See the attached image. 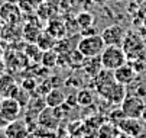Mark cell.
<instances>
[{
    "label": "cell",
    "mask_w": 146,
    "mask_h": 138,
    "mask_svg": "<svg viewBox=\"0 0 146 138\" xmlns=\"http://www.w3.org/2000/svg\"><path fill=\"white\" fill-rule=\"evenodd\" d=\"M20 15L22 10L19 9L17 3H12V2H6L0 6V19L9 25H16L20 21Z\"/></svg>",
    "instance_id": "ba28073f"
},
{
    "label": "cell",
    "mask_w": 146,
    "mask_h": 138,
    "mask_svg": "<svg viewBox=\"0 0 146 138\" xmlns=\"http://www.w3.org/2000/svg\"><path fill=\"white\" fill-rule=\"evenodd\" d=\"M56 41H58V39L55 36H52L48 31H44V32H40V35L38 36L36 45L42 51H48V50H54L55 48Z\"/></svg>",
    "instance_id": "2e32d148"
},
{
    "label": "cell",
    "mask_w": 146,
    "mask_h": 138,
    "mask_svg": "<svg viewBox=\"0 0 146 138\" xmlns=\"http://www.w3.org/2000/svg\"><path fill=\"white\" fill-rule=\"evenodd\" d=\"M46 31L55 36L56 39H61V38H64L65 36V31H67V25L62 22V21H51Z\"/></svg>",
    "instance_id": "ac0fdd59"
},
{
    "label": "cell",
    "mask_w": 146,
    "mask_h": 138,
    "mask_svg": "<svg viewBox=\"0 0 146 138\" xmlns=\"http://www.w3.org/2000/svg\"><path fill=\"white\" fill-rule=\"evenodd\" d=\"M120 108H121L123 113L126 115V118H136V119H140L142 113L146 108V103L137 94H132V96L127 94L124 97V100L121 102Z\"/></svg>",
    "instance_id": "277c9868"
},
{
    "label": "cell",
    "mask_w": 146,
    "mask_h": 138,
    "mask_svg": "<svg viewBox=\"0 0 146 138\" xmlns=\"http://www.w3.org/2000/svg\"><path fill=\"white\" fill-rule=\"evenodd\" d=\"M126 29L121 25L113 23L109 25L107 28H104V31L101 32V38L106 45H116V47H121L123 41L126 38Z\"/></svg>",
    "instance_id": "5b68a950"
},
{
    "label": "cell",
    "mask_w": 146,
    "mask_h": 138,
    "mask_svg": "<svg viewBox=\"0 0 146 138\" xmlns=\"http://www.w3.org/2000/svg\"><path fill=\"white\" fill-rule=\"evenodd\" d=\"M94 80V87L96 90L100 93L101 90H104L106 87L111 86L113 83H116V78H114V71L113 70H107V68H103L97 76L93 77Z\"/></svg>",
    "instance_id": "30bf717a"
},
{
    "label": "cell",
    "mask_w": 146,
    "mask_h": 138,
    "mask_svg": "<svg viewBox=\"0 0 146 138\" xmlns=\"http://www.w3.org/2000/svg\"><path fill=\"white\" fill-rule=\"evenodd\" d=\"M120 132V128L113 122L101 124L97 129V138H116Z\"/></svg>",
    "instance_id": "e0dca14e"
},
{
    "label": "cell",
    "mask_w": 146,
    "mask_h": 138,
    "mask_svg": "<svg viewBox=\"0 0 146 138\" xmlns=\"http://www.w3.org/2000/svg\"><path fill=\"white\" fill-rule=\"evenodd\" d=\"M77 100H78V105L80 106H90L94 103V93L93 90L90 89H81L78 93H77Z\"/></svg>",
    "instance_id": "ffe728a7"
},
{
    "label": "cell",
    "mask_w": 146,
    "mask_h": 138,
    "mask_svg": "<svg viewBox=\"0 0 146 138\" xmlns=\"http://www.w3.org/2000/svg\"><path fill=\"white\" fill-rule=\"evenodd\" d=\"M103 68H104V67H103V64H101L100 55H96V57H86L84 64H82V68H81V70L86 71V74L93 78V77L97 76Z\"/></svg>",
    "instance_id": "5bb4252c"
},
{
    "label": "cell",
    "mask_w": 146,
    "mask_h": 138,
    "mask_svg": "<svg viewBox=\"0 0 146 138\" xmlns=\"http://www.w3.org/2000/svg\"><path fill=\"white\" fill-rule=\"evenodd\" d=\"M77 48L82 52L84 57H96L103 52V50L106 48L101 35H90V36H81V39L77 44Z\"/></svg>",
    "instance_id": "7a4b0ae2"
},
{
    "label": "cell",
    "mask_w": 146,
    "mask_h": 138,
    "mask_svg": "<svg viewBox=\"0 0 146 138\" xmlns=\"http://www.w3.org/2000/svg\"><path fill=\"white\" fill-rule=\"evenodd\" d=\"M3 21H2V19H0V35H2V31H3Z\"/></svg>",
    "instance_id": "484cf974"
},
{
    "label": "cell",
    "mask_w": 146,
    "mask_h": 138,
    "mask_svg": "<svg viewBox=\"0 0 146 138\" xmlns=\"http://www.w3.org/2000/svg\"><path fill=\"white\" fill-rule=\"evenodd\" d=\"M65 100H67V94L59 87H52L45 96L46 106H49V108H58L61 105H64Z\"/></svg>",
    "instance_id": "4fadbf2b"
},
{
    "label": "cell",
    "mask_w": 146,
    "mask_h": 138,
    "mask_svg": "<svg viewBox=\"0 0 146 138\" xmlns=\"http://www.w3.org/2000/svg\"><path fill=\"white\" fill-rule=\"evenodd\" d=\"M136 76H137L136 70L133 68L132 64H127V63L114 70V78H116V82L120 83V84H123V86L132 84L136 80Z\"/></svg>",
    "instance_id": "9c48e42d"
},
{
    "label": "cell",
    "mask_w": 146,
    "mask_h": 138,
    "mask_svg": "<svg viewBox=\"0 0 146 138\" xmlns=\"http://www.w3.org/2000/svg\"><path fill=\"white\" fill-rule=\"evenodd\" d=\"M143 26H145V29H146V15L143 16Z\"/></svg>",
    "instance_id": "4316f807"
},
{
    "label": "cell",
    "mask_w": 146,
    "mask_h": 138,
    "mask_svg": "<svg viewBox=\"0 0 146 138\" xmlns=\"http://www.w3.org/2000/svg\"><path fill=\"white\" fill-rule=\"evenodd\" d=\"M75 21H77V23L80 26V32H81V29H86V28L93 26L96 19H94L93 13H90V12H80L75 16Z\"/></svg>",
    "instance_id": "d6986e66"
},
{
    "label": "cell",
    "mask_w": 146,
    "mask_h": 138,
    "mask_svg": "<svg viewBox=\"0 0 146 138\" xmlns=\"http://www.w3.org/2000/svg\"><path fill=\"white\" fill-rule=\"evenodd\" d=\"M119 128L121 132H126L135 138H137L140 134H143V125L136 118H124V119L119 124Z\"/></svg>",
    "instance_id": "8fae6325"
},
{
    "label": "cell",
    "mask_w": 146,
    "mask_h": 138,
    "mask_svg": "<svg viewBox=\"0 0 146 138\" xmlns=\"http://www.w3.org/2000/svg\"><path fill=\"white\" fill-rule=\"evenodd\" d=\"M16 89H17V84L12 76L3 74L0 77V96L2 97H12Z\"/></svg>",
    "instance_id": "9a60e30c"
},
{
    "label": "cell",
    "mask_w": 146,
    "mask_h": 138,
    "mask_svg": "<svg viewBox=\"0 0 146 138\" xmlns=\"http://www.w3.org/2000/svg\"><path fill=\"white\" fill-rule=\"evenodd\" d=\"M100 58H101L103 67L107 70H113V71L127 63V57H126L124 50L116 45H106V48L100 54Z\"/></svg>",
    "instance_id": "6da1fadb"
},
{
    "label": "cell",
    "mask_w": 146,
    "mask_h": 138,
    "mask_svg": "<svg viewBox=\"0 0 146 138\" xmlns=\"http://www.w3.org/2000/svg\"><path fill=\"white\" fill-rule=\"evenodd\" d=\"M7 125H9V122L5 119V116H3L2 113H0V129H5Z\"/></svg>",
    "instance_id": "603a6c76"
},
{
    "label": "cell",
    "mask_w": 146,
    "mask_h": 138,
    "mask_svg": "<svg viewBox=\"0 0 146 138\" xmlns=\"http://www.w3.org/2000/svg\"><path fill=\"white\" fill-rule=\"evenodd\" d=\"M42 64L45 67H55L56 66V61H58V51L54 48V50H48V51H44L42 54Z\"/></svg>",
    "instance_id": "7402d4cb"
},
{
    "label": "cell",
    "mask_w": 146,
    "mask_h": 138,
    "mask_svg": "<svg viewBox=\"0 0 146 138\" xmlns=\"http://www.w3.org/2000/svg\"><path fill=\"white\" fill-rule=\"evenodd\" d=\"M44 3V0H17V6L23 13H31Z\"/></svg>",
    "instance_id": "44dd1931"
},
{
    "label": "cell",
    "mask_w": 146,
    "mask_h": 138,
    "mask_svg": "<svg viewBox=\"0 0 146 138\" xmlns=\"http://www.w3.org/2000/svg\"><path fill=\"white\" fill-rule=\"evenodd\" d=\"M121 48L126 52L127 58L132 60H137V58H143L145 54V44L142 41V38L137 33H126V38L123 41Z\"/></svg>",
    "instance_id": "3957f363"
},
{
    "label": "cell",
    "mask_w": 146,
    "mask_h": 138,
    "mask_svg": "<svg viewBox=\"0 0 146 138\" xmlns=\"http://www.w3.org/2000/svg\"><path fill=\"white\" fill-rule=\"evenodd\" d=\"M20 111H22V106L15 97H3L0 100V113L5 116L7 122L16 121L20 115Z\"/></svg>",
    "instance_id": "8992f818"
},
{
    "label": "cell",
    "mask_w": 146,
    "mask_h": 138,
    "mask_svg": "<svg viewBox=\"0 0 146 138\" xmlns=\"http://www.w3.org/2000/svg\"><path fill=\"white\" fill-rule=\"evenodd\" d=\"M90 2L97 5V6H104L106 3H109V0H90Z\"/></svg>",
    "instance_id": "cb8c5ba5"
},
{
    "label": "cell",
    "mask_w": 146,
    "mask_h": 138,
    "mask_svg": "<svg viewBox=\"0 0 146 138\" xmlns=\"http://www.w3.org/2000/svg\"><path fill=\"white\" fill-rule=\"evenodd\" d=\"M100 96H103L104 99H107L110 103L113 105H121V102L124 100V97H126V87L120 83H113L111 86L106 87L104 90H101L98 93Z\"/></svg>",
    "instance_id": "52a82bcc"
},
{
    "label": "cell",
    "mask_w": 146,
    "mask_h": 138,
    "mask_svg": "<svg viewBox=\"0 0 146 138\" xmlns=\"http://www.w3.org/2000/svg\"><path fill=\"white\" fill-rule=\"evenodd\" d=\"M116 138H135V137H132V135H129V134H126V132H120Z\"/></svg>",
    "instance_id": "d4e9b609"
},
{
    "label": "cell",
    "mask_w": 146,
    "mask_h": 138,
    "mask_svg": "<svg viewBox=\"0 0 146 138\" xmlns=\"http://www.w3.org/2000/svg\"><path fill=\"white\" fill-rule=\"evenodd\" d=\"M5 132H6L7 138H26V134H29L28 124L22 122V121H17V119L12 121L5 128Z\"/></svg>",
    "instance_id": "7c38bea8"
}]
</instances>
